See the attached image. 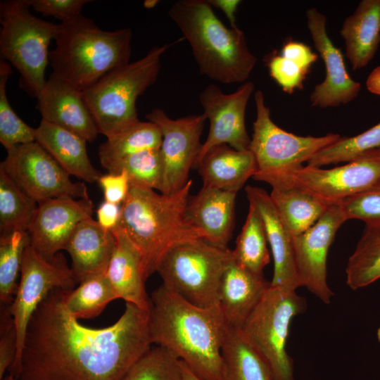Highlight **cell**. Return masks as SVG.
I'll use <instances>...</instances> for the list:
<instances>
[{"mask_svg": "<svg viewBox=\"0 0 380 380\" xmlns=\"http://www.w3.org/2000/svg\"><path fill=\"white\" fill-rule=\"evenodd\" d=\"M6 151L0 170L37 203L64 196L89 198L87 186L72 182L70 175L37 141Z\"/></svg>", "mask_w": 380, "mask_h": 380, "instance_id": "7c38bea8", "label": "cell"}, {"mask_svg": "<svg viewBox=\"0 0 380 380\" xmlns=\"http://www.w3.org/2000/svg\"><path fill=\"white\" fill-rule=\"evenodd\" d=\"M12 74L11 64L0 60V142L6 151L35 141V128L22 120L12 108L6 95V83Z\"/></svg>", "mask_w": 380, "mask_h": 380, "instance_id": "d590c367", "label": "cell"}, {"mask_svg": "<svg viewBox=\"0 0 380 380\" xmlns=\"http://www.w3.org/2000/svg\"><path fill=\"white\" fill-rule=\"evenodd\" d=\"M265 226L257 209L249 204L245 223L232 251L233 260L242 268L258 276L270 261Z\"/></svg>", "mask_w": 380, "mask_h": 380, "instance_id": "1f68e13d", "label": "cell"}, {"mask_svg": "<svg viewBox=\"0 0 380 380\" xmlns=\"http://www.w3.org/2000/svg\"><path fill=\"white\" fill-rule=\"evenodd\" d=\"M296 290L270 284L240 329L260 353L277 380H296L293 361L286 350L293 319L306 309Z\"/></svg>", "mask_w": 380, "mask_h": 380, "instance_id": "30bf717a", "label": "cell"}, {"mask_svg": "<svg viewBox=\"0 0 380 380\" xmlns=\"http://www.w3.org/2000/svg\"><path fill=\"white\" fill-rule=\"evenodd\" d=\"M222 355V380H277L265 358L239 329L229 327Z\"/></svg>", "mask_w": 380, "mask_h": 380, "instance_id": "f1b7e54d", "label": "cell"}, {"mask_svg": "<svg viewBox=\"0 0 380 380\" xmlns=\"http://www.w3.org/2000/svg\"><path fill=\"white\" fill-rule=\"evenodd\" d=\"M254 89L253 82L246 81L234 92L224 94L217 85L211 84L199 94V101L210 122V128L194 167L210 148L218 145L227 144L238 151L250 150L251 139L246 130L245 114Z\"/></svg>", "mask_w": 380, "mask_h": 380, "instance_id": "5bb4252c", "label": "cell"}, {"mask_svg": "<svg viewBox=\"0 0 380 380\" xmlns=\"http://www.w3.org/2000/svg\"><path fill=\"white\" fill-rule=\"evenodd\" d=\"M236 194L203 186L198 194L189 196L186 217L201 233L203 239L227 247L234 227Z\"/></svg>", "mask_w": 380, "mask_h": 380, "instance_id": "44dd1931", "label": "cell"}, {"mask_svg": "<svg viewBox=\"0 0 380 380\" xmlns=\"http://www.w3.org/2000/svg\"><path fill=\"white\" fill-rule=\"evenodd\" d=\"M65 292L51 291L32 316L17 380H121L151 348L148 310L125 303L116 322L89 328L68 312Z\"/></svg>", "mask_w": 380, "mask_h": 380, "instance_id": "6da1fadb", "label": "cell"}, {"mask_svg": "<svg viewBox=\"0 0 380 380\" xmlns=\"http://www.w3.org/2000/svg\"><path fill=\"white\" fill-rule=\"evenodd\" d=\"M121 380H184L182 362L162 346L151 347Z\"/></svg>", "mask_w": 380, "mask_h": 380, "instance_id": "74e56055", "label": "cell"}, {"mask_svg": "<svg viewBox=\"0 0 380 380\" xmlns=\"http://www.w3.org/2000/svg\"><path fill=\"white\" fill-rule=\"evenodd\" d=\"M30 8V0L0 2V54L1 59L15 68L26 89L37 98L46 82L48 49L58 24L34 16Z\"/></svg>", "mask_w": 380, "mask_h": 380, "instance_id": "52a82bcc", "label": "cell"}, {"mask_svg": "<svg viewBox=\"0 0 380 380\" xmlns=\"http://www.w3.org/2000/svg\"><path fill=\"white\" fill-rule=\"evenodd\" d=\"M182 367L184 380H201L182 362Z\"/></svg>", "mask_w": 380, "mask_h": 380, "instance_id": "681fc988", "label": "cell"}, {"mask_svg": "<svg viewBox=\"0 0 380 380\" xmlns=\"http://www.w3.org/2000/svg\"><path fill=\"white\" fill-rule=\"evenodd\" d=\"M115 246L112 231L106 230L92 217L80 222L64 248L72 260L77 284L106 272Z\"/></svg>", "mask_w": 380, "mask_h": 380, "instance_id": "7402d4cb", "label": "cell"}, {"mask_svg": "<svg viewBox=\"0 0 380 380\" xmlns=\"http://www.w3.org/2000/svg\"><path fill=\"white\" fill-rule=\"evenodd\" d=\"M267 65L270 76L284 91L292 94L303 87L308 72L291 60L281 54L275 55L269 60Z\"/></svg>", "mask_w": 380, "mask_h": 380, "instance_id": "60d3db41", "label": "cell"}, {"mask_svg": "<svg viewBox=\"0 0 380 380\" xmlns=\"http://www.w3.org/2000/svg\"><path fill=\"white\" fill-rule=\"evenodd\" d=\"M125 170L130 184L160 191L163 166L160 148L143 151L119 162L108 173Z\"/></svg>", "mask_w": 380, "mask_h": 380, "instance_id": "f35d334b", "label": "cell"}, {"mask_svg": "<svg viewBox=\"0 0 380 380\" xmlns=\"http://www.w3.org/2000/svg\"><path fill=\"white\" fill-rule=\"evenodd\" d=\"M348 220L340 203L331 204L318 221L293 236L295 264L300 286L325 304L334 296L327 283V254L336 233Z\"/></svg>", "mask_w": 380, "mask_h": 380, "instance_id": "9a60e30c", "label": "cell"}, {"mask_svg": "<svg viewBox=\"0 0 380 380\" xmlns=\"http://www.w3.org/2000/svg\"><path fill=\"white\" fill-rule=\"evenodd\" d=\"M376 336H377V339H378L379 342L380 343V325L377 329Z\"/></svg>", "mask_w": 380, "mask_h": 380, "instance_id": "f5cc1de1", "label": "cell"}, {"mask_svg": "<svg viewBox=\"0 0 380 380\" xmlns=\"http://www.w3.org/2000/svg\"><path fill=\"white\" fill-rule=\"evenodd\" d=\"M115 246L106 274L118 298L148 310L150 297L141 253L126 232L118 225L113 231Z\"/></svg>", "mask_w": 380, "mask_h": 380, "instance_id": "603a6c76", "label": "cell"}, {"mask_svg": "<svg viewBox=\"0 0 380 380\" xmlns=\"http://www.w3.org/2000/svg\"><path fill=\"white\" fill-rule=\"evenodd\" d=\"M380 148V122L367 130L351 137H341L334 144L317 152L308 165L320 167L348 162L357 156Z\"/></svg>", "mask_w": 380, "mask_h": 380, "instance_id": "8d00e7d4", "label": "cell"}, {"mask_svg": "<svg viewBox=\"0 0 380 380\" xmlns=\"http://www.w3.org/2000/svg\"><path fill=\"white\" fill-rule=\"evenodd\" d=\"M132 39L131 29L103 30L82 14L61 23L49 55L52 73L84 91L129 63Z\"/></svg>", "mask_w": 380, "mask_h": 380, "instance_id": "5b68a950", "label": "cell"}, {"mask_svg": "<svg viewBox=\"0 0 380 380\" xmlns=\"http://www.w3.org/2000/svg\"><path fill=\"white\" fill-rule=\"evenodd\" d=\"M270 284L264 276L232 260L223 274L219 296V306L229 327L241 329Z\"/></svg>", "mask_w": 380, "mask_h": 380, "instance_id": "cb8c5ba5", "label": "cell"}, {"mask_svg": "<svg viewBox=\"0 0 380 380\" xmlns=\"http://www.w3.org/2000/svg\"><path fill=\"white\" fill-rule=\"evenodd\" d=\"M94 207L90 198L68 196L39 203L27 231L30 245L43 257L52 259L64 250L77 225L92 217Z\"/></svg>", "mask_w": 380, "mask_h": 380, "instance_id": "ac0fdd59", "label": "cell"}, {"mask_svg": "<svg viewBox=\"0 0 380 380\" xmlns=\"http://www.w3.org/2000/svg\"><path fill=\"white\" fill-rule=\"evenodd\" d=\"M291 176L329 205L340 203L380 182V148L365 151L346 164L330 169L302 166Z\"/></svg>", "mask_w": 380, "mask_h": 380, "instance_id": "2e32d148", "label": "cell"}, {"mask_svg": "<svg viewBox=\"0 0 380 380\" xmlns=\"http://www.w3.org/2000/svg\"><path fill=\"white\" fill-rule=\"evenodd\" d=\"M172 45L153 47L141 58L113 70L82 91L99 134L108 139L139 120L136 101L156 82L161 57Z\"/></svg>", "mask_w": 380, "mask_h": 380, "instance_id": "8992f818", "label": "cell"}, {"mask_svg": "<svg viewBox=\"0 0 380 380\" xmlns=\"http://www.w3.org/2000/svg\"><path fill=\"white\" fill-rule=\"evenodd\" d=\"M192 186L189 179L181 189L170 194L130 184L121 205L119 225L139 249L146 279L154 272L165 255L182 244L203 239L186 217Z\"/></svg>", "mask_w": 380, "mask_h": 380, "instance_id": "3957f363", "label": "cell"}, {"mask_svg": "<svg viewBox=\"0 0 380 380\" xmlns=\"http://www.w3.org/2000/svg\"><path fill=\"white\" fill-rule=\"evenodd\" d=\"M280 54L293 61L307 72L312 64L317 59V55L312 51L308 46L292 40L284 44Z\"/></svg>", "mask_w": 380, "mask_h": 380, "instance_id": "f6af8a7d", "label": "cell"}, {"mask_svg": "<svg viewBox=\"0 0 380 380\" xmlns=\"http://www.w3.org/2000/svg\"><path fill=\"white\" fill-rule=\"evenodd\" d=\"M232 260L227 247L200 239L171 249L157 272L167 288L190 303L208 308L219 305L221 281Z\"/></svg>", "mask_w": 380, "mask_h": 380, "instance_id": "9c48e42d", "label": "cell"}, {"mask_svg": "<svg viewBox=\"0 0 380 380\" xmlns=\"http://www.w3.org/2000/svg\"><path fill=\"white\" fill-rule=\"evenodd\" d=\"M152 343L162 346L201 380H222V348L229 327L219 305L203 308L163 284L150 296Z\"/></svg>", "mask_w": 380, "mask_h": 380, "instance_id": "7a4b0ae2", "label": "cell"}, {"mask_svg": "<svg viewBox=\"0 0 380 380\" xmlns=\"http://www.w3.org/2000/svg\"><path fill=\"white\" fill-rule=\"evenodd\" d=\"M158 1L157 0H146L144 1V6L146 8H152L158 4Z\"/></svg>", "mask_w": 380, "mask_h": 380, "instance_id": "f907efd6", "label": "cell"}, {"mask_svg": "<svg viewBox=\"0 0 380 380\" xmlns=\"http://www.w3.org/2000/svg\"><path fill=\"white\" fill-rule=\"evenodd\" d=\"M30 6L44 16H53L61 23L82 15L83 6L89 0H30Z\"/></svg>", "mask_w": 380, "mask_h": 380, "instance_id": "7bdbcfd3", "label": "cell"}, {"mask_svg": "<svg viewBox=\"0 0 380 380\" xmlns=\"http://www.w3.org/2000/svg\"><path fill=\"white\" fill-rule=\"evenodd\" d=\"M2 380H15L11 375L8 374L6 376H4Z\"/></svg>", "mask_w": 380, "mask_h": 380, "instance_id": "816d5d0a", "label": "cell"}, {"mask_svg": "<svg viewBox=\"0 0 380 380\" xmlns=\"http://www.w3.org/2000/svg\"><path fill=\"white\" fill-rule=\"evenodd\" d=\"M346 283L353 290L380 279V221L365 223L362 234L346 268Z\"/></svg>", "mask_w": 380, "mask_h": 380, "instance_id": "4dcf8cb0", "label": "cell"}, {"mask_svg": "<svg viewBox=\"0 0 380 380\" xmlns=\"http://www.w3.org/2000/svg\"><path fill=\"white\" fill-rule=\"evenodd\" d=\"M38 203L22 191L0 170V232H27L36 214Z\"/></svg>", "mask_w": 380, "mask_h": 380, "instance_id": "836d02e7", "label": "cell"}, {"mask_svg": "<svg viewBox=\"0 0 380 380\" xmlns=\"http://www.w3.org/2000/svg\"><path fill=\"white\" fill-rule=\"evenodd\" d=\"M196 167L203 187L235 193L258 170L251 150L238 151L227 144L210 148Z\"/></svg>", "mask_w": 380, "mask_h": 380, "instance_id": "d4e9b609", "label": "cell"}, {"mask_svg": "<svg viewBox=\"0 0 380 380\" xmlns=\"http://www.w3.org/2000/svg\"><path fill=\"white\" fill-rule=\"evenodd\" d=\"M340 34L352 69L366 67L380 44V0H362L343 21Z\"/></svg>", "mask_w": 380, "mask_h": 380, "instance_id": "4316f807", "label": "cell"}, {"mask_svg": "<svg viewBox=\"0 0 380 380\" xmlns=\"http://www.w3.org/2000/svg\"><path fill=\"white\" fill-rule=\"evenodd\" d=\"M1 315L0 379L11 367L16 355L17 336L9 305H3Z\"/></svg>", "mask_w": 380, "mask_h": 380, "instance_id": "b9f144b4", "label": "cell"}, {"mask_svg": "<svg viewBox=\"0 0 380 380\" xmlns=\"http://www.w3.org/2000/svg\"><path fill=\"white\" fill-rule=\"evenodd\" d=\"M162 134L160 148L163 174L160 192L172 194L189 180V171L194 167L201 144L200 138L206 120L204 114L171 119L160 108H154L146 115Z\"/></svg>", "mask_w": 380, "mask_h": 380, "instance_id": "4fadbf2b", "label": "cell"}, {"mask_svg": "<svg viewBox=\"0 0 380 380\" xmlns=\"http://www.w3.org/2000/svg\"><path fill=\"white\" fill-rule=\"evenodd\" d=\"M97 222L106 230L113 231L120 223L121 205L103 201L97 208Z\"/></svg>", "mask_w": 380, "mask_h": 380, "instance_id": "bcb514c9", "label": "cell"}, {"mask_svg": "<svg viewBox=\"0 0 380 380\" xmlns=\"http://www.w3.org/2000/svg\"><path fill=\"white\" fill-rule=\"evenodd\" d=\"M42 120L72 132L87 142L99 134L82 91L51 73L37 97Z\"/></svg>", "mask_w": 380, "mask_h": 380, "instance_id": "d6986e66", "label": "cell"}, {"mask_svg": "<svg viewBox=\"0 0 380 380\" xmlns=\"http://www.w3.org/2000/svg\"><path fill=\"white\" fill-rule=\"evenodd\" d=\"M168 15L191 46L201 75L223 84L245 82L257 58L239 28L227 27L205 0H179Z\"/></svg>", "mask_w": 380, "mask_h": 380, "instance_id": "277c9868", "label": "cell"}, {"mask_svg": "<svg viewBox=\"0 0 380 380\" xmlns=\"http://www.w3.org/2000/svg\"><path fill=\"white\" fill-rule=\"evenodd\" d=\"M347 220L357 219L365 223L380 221V182L340 203Z\"/></svg>", "mask_w": 380, "mask_h": 380, "instance_id": "ab89813d", "label": "cell"}, {"mask_svg": "<svg viewBox=\"0 0 380 380\" xmlns=\"http://www.w3.org/2000/svg\"><path fill=\"white\" fill-rule=\"evenodd\" d=\"M118 297L106 272L92 276L79 284L77 288L66 291L65 304L75 319L98 316L106 305Z\"/></svg>", "mask_w": 380, "mask_h": 380, "instance_id": "d6a6232c", "label": "cell"}, {"mask_svg": "<svg viewBox=\"0 0 380 380\" xmlns=\"http://www.w3.org/2000/svg\"><path fill=\"white\" fill-rule=\"evenodd\" d=\"M281 218L293 236L315 224L330 205L318 196L291 180L270 194Z\"/></svg>", "mask_w": 380, "mask_h": 380, "instance_id": "83f0119b", "label": "cell"}, {"mask_svg": "<svg viewBox=\"0 0 380 380\" xmlns=\"http://www.w3.org/2000/svg\"><path fill=\"white\" fill-rule=\"evenodd\" d=\"M245 191L249 204L257 209L265 226L274 260L271 285L296 290L300 284L295 264L293 236L265 189L247 186Z\"/></svg>", "mask_w": 380, "mask_h": 380, "instance_id": "ffe728a7", "label": "cell"}, {"mask_svg": "<svg viewBox=\"0 0 380 380\" xmlns=\"http://www.w3.org/2000/svg\"><path fill=\"white\" fill-rule=\"evenodd\" d=\"M212 6L220 9L229 20L230 26L232 28L237 27L236 23V12L238 6L241 4L239 0H210L208 1Z\"/></svg>", "mask_w": 380, "mask_h": 380, "instance_id": "7dc6e473", "label": "cell"}, {"mask_svg": "<svg viewBox=\"0 0 380 380\" xmlns=\"http://www.w3.org/2000/svg\"><path fill=\"white\" fill-rule=\"evenodd\" d=\"M254 101L256 118L250 150L255 156L258 170L253 179L266 182L272 188L290 181L293 172L303 166V163L341 137L334 133L302 137L288 132L272 121L260 90L255 92Z\"/></svg>", "mask_w": 380, "mask_h": 380, "instance_id": "ba28073f", "label": "cell"}, {"mask_svg": "<svg viewBox=\"0 0 380 380\" xmlns=\"http://www.w3.org/2000/svg\"><path fill=\"white\" fill-rule=\"evenodd\" d=\"M97 182L103 191L105 201L122 205L129 193L130 182L125 170L101 175Z\"/></svg>", "mask_w": 380, "mask_h": 380, "instance_id": "ee69618b", "label": "cell"}, {"mask_svg": "<svg viewBox=\"0 0 380 380\" xmlns=\"http://www.w3.org/2000/svg\"><path fill=\"white\" fill-rule=\"evenodd\" d=\"M77 284L64 255L59 252L52 259L39 254L30 244L26 248L20 279L9 305L17 336L14 362L8 370L17 380L24 341L30 320L40 303L54 289L69 291Z\"/></svg>", "mask_w": 380, "mask_h": 380, "instance_id": "8fae6325", "label": "cell"}, {"mask_svg": "<svg viewBox=\"0 0 380 380\" xmlns=\"http://www.w3.org/2000/svg\"><path fill=\"white\" fill-rule=\"evenodd\" d=\"M35 141L69 175L90 184L97 182L101 176L89 158L87 141L79 135L42 120L35 128Z\"/></svg>", "mask_w": 380, "mask_h": 380, "instance_id": "484cf974", "label": "cell"}, {"mask_svg": "<svg viewBox=\"0 0 380 380\" xmlns=\"http://www.w3.org/2000/svg\"><path fill=\"white\" fill-rule=\"evenodd\" d=\"M306 18L314 46L326 70L324 81L315 87L310 96L311 105L325 108L347 104L358 96L361 84L350 77L341 50L329 38L326 16L317 8H310L306 11Z\"/></svg>", "mask_w": 380, "mask_h": 380, "instance_id": "e0dca14e", "label": "cell"}, {"mask_svg": "<svg viewBox=\"0 0 380 380\" xmlns=\"http://www.w3.org/2000/svg\"><path fill=\"white\" fill-rule=\"evenodd\" d=\"M162 139L160 130L155 123L139 120L100 145V163L110 172L119 162L131 155L160 148Z\"/></svg>", "mask_w": 380, "mask_h": 380, "instance_id": "f546056e", "label": "cell"}, {"mask_svg": "<svg viewBox=\"0 0 380 380\" xmlns=\"http://www.w3.org/2000/svg\"><path fill=\"white\" fill-rule=\"evenodd\" d=\"M30 244L28 232L15 231L0 235V300L1 305H10L18 289L26 248Z\"/></svg>", "mask_w": 380, "mask_h": 380, "instance_id": "e575fe53", "label": "cell"}, {"mask_svg": "<svg viewBox=\"0 0 380 380\" xmlns=\"http://www.w3.org/2000/svg\"><path fill=\"white\" fill-rule=\"evenodd\" d=\"M366 87L372 94L380 95V65L370 72L366 80Z\"/></svg>", "mask_w": 380, "mask_h": 380, "instance_id": "c3c4849f", "label": "cell"}]
</instances>
